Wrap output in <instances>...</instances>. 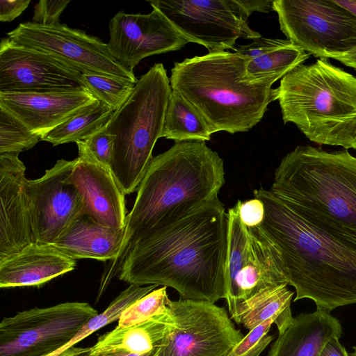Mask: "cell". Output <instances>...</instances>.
I'll use <instances>...</instances> for the list:
<instances>
[{
	"label": "cell",
	"instance_id": "4dcf8cb0",
	"mask_svg": "<svg viewBox=\"0 0 356 356\" xmlns=\"http://www.w3.org/2000/svg\"><path fill=\"white\" fill-rule=\"evenodd\" d=\"M166 288L167 286H162L154 289L131 304L121 314L117 326L128 327L154 316L168 313V305L170 299Z\"/></svg>",
	"mask_w": 356,
	"mask_h": 356
},
{
	"label": "cell",
	"instance_id": "1f68e13d",
	"mask_svg": "<svg viewBox=\"0 0 356 356\" xmlns=\"http://www.w3.org/2000/svg\"><path fill=\"white\" fill-rule=\"evenodd\" d=\"M275 321L268 319L253 330L235 345L227 356H259L262 351L273 339V336L268 334Z\"/></svg>",
	"mask_w": 356,
	"mask_h": 356
},
{
	"label": "cell",
	"instance_id": "7a4b0ae2",
	"mask_svg": "<svg viewBox=\"0 0 356 356\" xmlns=\"http://www.w3.org/2000/svg\"><path fill=\"white\" fill-rule=\"evenodd\" d=\"M264 204L259 225L277 257L294 301L307 298L330 313L356 304V235L284 202L262 187L253 191Z\"/></svg>",
	"mask_w": 356,
	"mask_h": 356
},
{
	"label": "cell",
	"instance_id": "44dd1931",
	"mask_svg": "<svg viewBox=\"0 0 356 356\" xmlns=\"http://www.w3.org/2000/svg\"><path fill=\"white\" fill-rule=\"evenodd\" d=\"M125 227L104 226L91 216L82 213L52 244L74 259H92L111 262L121 250Z\"/></svg>",
	"mask_w": 356,
	"mask_h": 356
},
{
	"label": "cell",
	"instance_id": "52a82bcc",
	"mask_svg": "<svg viewBox=\"0 0 356 356\" xmlns=\"http://www.w3.org/2000/svg\"><path fill=\"white\" fill-rule=\"evenodd\" d=\"M172 90L163 65L154 64L102 129L115 137L110 168L125 195L137 191L149 167Z\"/></svg>",
	"mask_w": 356,
	"mask_h": 356
},
{
	"label": "cell",
	"instance_id": "ffe728a7",
	"mask_svg": "<svg viewBox=\"0 0 356 356\" xmlns=\"http://www.w3.org/2000/svg\"><path fill=\"white\" fill-rule=\"evenodd\" d=\"M76 266V259L52 245L33 243L0 261V287L40 286Z\"/></svg>",
	"mask_w": 356,
	"mask_h": 356
},
{
	"label": "cell",
	"instance_id": "83f0119b",
	"mask_svg": "<svg viewBox=\"0 0 356 356\" xmlns=\"http://www.w3.org/2000/svg\"><path fill=\"white\" fill-rule=\"evenodd\" d=\"M158 285L151 284L140 286L130 284L125 290L122 291L115 298L108 307L101 314H98L90 320L77 332V334L63 348L54 352L48 356H59L67 349L86 337L92 334L99 329L118 321L122 312L138 299L154 290Z\"/></svg>",
	"mask_w": 356,
	"mask_h": 356
},
{
	"label": "cell",
	"instance_id": "cb8c5ba5",
	"mask_svg": "<svg viewBox=\"0 0 356 356\" xmlns=\"http://www.w3.org/2000/svg\"><path fill=\"white\" fill-rule=\"evenodd\" d=\"M287 286L282 284L259 291L240 303L231 318L249 331L273 318L279 334L283 333L294 319L291 310L294 293Z\"/></svg>",
	"mask_w": 356,
	"mask_h": 356
},
{
	"label": "cell",
	"instance_id": "7c38bea8",
	"mask_svg": "<svg viewBox=\"0 0 356 356\" xmlns=\"http://www.w3.org/2000/svg\"><path fill=\"white\" fill-rule=\"evenodd\" d=\"M158 9L189 41L209 53L235 49L239 38L254 39L261 34L248 24V16L236 0H152Z\"/></svg>",
	"mask_w": 356,
	"mask_h": 356
},
{
	"label": "cell",
	"instance_id": "f1b7e54d",
	"mask_svg": "<svg viewBox=\"0 0 356 356\" xmlns=\"http://www.w3.org/2000/svg\"><path fill=\"white\" fill-rule=\"evenodd\" d=\"M42 137L33 133L13 113L0 106V154H19L33 148Z\"/></svg>",
	"mask_w": 356,
	"mask_h": 356
},
{
	"label": "cell",
	"instance_id": "836d02e7",
	"mask_svg": "<svg viewBox=\"0 0 356 356\" xmlns=\"http://www.w3.org/2000/svg\"><path fill=\"white\" fill-rule=\"evenodd\" d=\"M115 138L114 135L102 130L83 142L99 162L110 167Z\"/></svg>",
	"mask_w": 356,
	"mask_h": 356
},
{
	"label": "cell",
	"instance_id": "ac0fdd59",
	"mask_svg": "<svg viewBox=\"0 0 356 356\" xmlns=\"http://www.w3.org/2000/svg\"><path fill=\"white\" fill-rule=\"evenodd\" d=\"M0 154V261L35 243L24 163Z\"/></svg>",
	"mask_w": 356,
	"mask_h": 356
},
{
	"label": "cell",
	"instance_id": "277c9868",
	"mask_svg": "<svg viewBox=\"0 0 356 356\" xmlns=\"http://www.w3.org/2000/svg\"><path fill=\"white\" fill-rule=\"evenodd\" d=\"M248 60L224 51L175 62L170 77L172 90L201 115L212 134L248 131L277 95L270 83L245 81Z\"/></svg>",
	"mask_w": 356,
	"mask_h": 356
},
{
	"label": "cell",
	"instance_id": "f546056e",
	"mask_svg": "<svg viewBox=\"0 0 356 356\" xmlns=\"http://www.w3.org/2000/svg\"><path fill=\"white\" fill-rule=\"evenodd\" d=\"M83 79L89 91L114 111L127 102L136 83L125 79L95 74H83Z\"/></svg>",
	"mask_w": 356,
	"mask_h": 356
},
{
	"label": "cell",
	"instance_id": "e0dca14e",
	"mask_svg": "<svg viewBox=\"0 0 356 356\" xmlns=\"http://www.w3.org/2000/svg\"><path fill=\"white\" fill-rule=\"evenodd\" d=\"M79 156L68 180L81 193L83 213L99 223L115 228L126 226L125 194L110 167L99 162L83 141L76 143Z\"/></svg>",
	"mask_w": 356,
	"mask_h": 356
},
{
	"label": "cell",
	"instance_id": "7402d4cb",
	"mask_svg": "<svg viewBox=\"0 0 356 356\" xmlns=\"http://www.w3.org/2000/svg\"><path fill=\"white\" fill-rule=\"evenodd\" d=\"M341 334L340 322L330 313L317 309L302 313L279 334L268 356H318L327 341Z\"/></svg>",
	"mask_w": 356,
	"mask_h": 356
},
{
	"label": "cell",
	"instance_id": "603a6c76",
	"mask_svg": "<svg viewBox=\"0 0 356 356\" xmlns=\"http://www.w3.org/2000/svg\"><path fill=\"white\" fill-rule=\"evenodd\" d=\"M170 313L154 316L140 323L128 327H116L98 338L90 347L88 355L118 350L145 354L162 348L175 327Z\"/></svg>",
	"mask_w": 356,
	"mask_h": 356
},
{
	"label": "cell",
	"instance_id": "d4e9b609",
	"mask_svg": "<svg viewBox=\"0 0 356 356\" xmlns=\"http://www.w3.org/2000/svg\"><path fill=\"white\" fill-rule=\"evenodd\" d=\"M212 133L201 115L172 90L163 123L162 137L175 143L210 140Z\"/></svg>",
	"mask_w": 356,
	"mask_h": 356
},
{
	"label": "cell",
	"instance_id": "8d00e7d4",
	"mask_svg": "<svg viewBox=\"0 0 356 356\" xmlns=\"http://www.w3.org/2000/svg\"><path fill=\"white\" fill-rule=\"evenodd\" d=\"M30 2V0H1L0 21H13L26 10Z\"/></svg>",
	"mask_w": 356,
	"mask_h": 356
},
{
	"label": "cell",
	"instance_id": "60d3db41",
	"mask_svg": "<svg viewBox=\"0 0 356 356\" xmlns=\"http://www.w3.org/2000/svg\"><path fill=\"white\" fill-rule=\"evenodd\" d=\"M343 65L356 70V47L335 58Z\"/></svg>",
	"mask_w": 356,
	"mask_h": 356
},
{
	"label": "cell",
	"instance_id": "8992f818",
	"mask_svg": "<svg viewBox=\"0 0 356 356\" xmlns=\"http://www.w3.org/2000/svg\"><path fill=\"white\" fill-rule=\"evenodd\" d=\"M285 203L356 235V157L298 145L275 170L269 189Z\"/></svg>",
	"mask_w": 356,
	"mask_h": 356
},
{
	"label": "cell",
	"instance_id": "74e56055",
	"mask_svg": "<svg viewBox=\"0 0 356 356\" xmlns=\"http://www.w3.org/2000/svg\"><path fill=\"white\" fill-rule=\"evenodd\" d=\"M249 17L254 12L269 13L273 10L274 0H236Z\"/></svg>",
	"mask_w": 356,
	"mask_h": 356
},
{
	"label": "cell",
	"instance_id": "d6a6232c",
	"mask_svg": "<svg viewBox=\"0 0 356 356\" xmlns=\"http://www.w3.org/2000/svg\"><path fill=\"white\" fill-rule=\"evenodd\" d=\"M70 0H41L34 7L32 22L40 25L60 24V17Z\"/></svg>",
	"mask_w": 356,
	"mask_h": 356
},
{
	"label": "cell",
	"instance_id": "d590c367",
	"mask_svg": "<svg viewBox=\"0 0 356 356\" xmlns=\"http://www.w3.org/2000/svg\"><path fill=\"white\" fill-rule=\"evenodd\" d=\"M285 41L286 40L267 38L261 36L253 39L252 42L248 44L235 48L234 51L236 53L241 54L250 60L281 46Z\"/></svg>",
	"mask_w": 356,
	"mask_h": 356
},
{
	"label": "cell",
	"instance_id": "ba28073f",
	"mask_svg": "<svg viewBox=\"0 0 356 356\" xmlns=\"http://www.w3.org/2000/svg\"><path fill=\"white\" fill-rule=\"evenodd\" d=\"M287 40L318 58H334L356 47V17L333 0H274Z\"/></svg>",
	"mask_w": 356,
	"mask_h": 356
},
{
	"label": "cell",
	"instance_id": "2e32d148",
	"mask_svg": "<svg viewBox=\"0 0 356 356\" xmlns=\"http://www.w3.org/2000/svg\"><path fill=\"white\" fill-rule=\"evenodd\" d=\"M148 14L120 11L109 22L107 43L115 58L133 70L145 58L175 51L189 41L158 9Z\"/></svg>",
	"mask_w": 356,
	"mask_h": 356
},
{
	"label": "cell",
	"instance_id": "4316f807",
	"mask_svg": "<svg viewBox=\"0 0 356 356\" xmlns=\"http://www.w3.org/2000/svg\"><path fill=\"white\" fill-rule=\"evenodd\" d=\"M113 112L111 107L98 100L49 131L41 140L49 142L54 146L83 141L102 131L108 123Z\"/></svg>",
	"mask_w": 356,
	"mask_h": 356
},
{
	"label": "cell",
	"instance_id": "3957f363",
	"mask_svg": "<svg viewBox=\"0 0 356 356\" xmlns=\"http://www.w3.org/2000/svg\"><path fill=\"white\" fill-rule=\"evenodd\" d=\"M225 183L223 160L205 142L175 143L154 156L127 214L121 250L104 273L100 290L119 273L131 244L218 197Z\"/></svg>",
	"mask_w": 356,
	"mask_h": 356
},
{
	"label": "cell",
	"instance_id": "4fadbf2b",
	"mask_svg": "<svg viewBox=\"0 0 356 356\" xmlns=\"http://www.w3.org/2000/svg\"><path fill=\"white\" fill-rule=\"evenodd\" d=\"M175 327L157 356H227L243 336L214 303L169 300Z\"/></svg>",
	"mask_w": 356,
	"mask_h": 356
},
{
	"label": "cell",
	"instance_id": "7bdbcfd3",
	"mask_svg": "<svg viewBox=\"0 0 356 356\" xmlns=\"http://www.w3.org/2000/svg\"><path fill=\"white\" fill-rule=\"evenodd\" d=\"M335 3L348 10L356 17V0H333Z\"/></svg>",
	"mask_w": 356,
	"mask_h": 356
},
{
	"label": "cell",
	"instance_id": "30bf717a",
	"mask_svg": "<svg viewBox=\"0 0 356 356\" xmlns=\"http://www.w3.org/2000/svg\"><path fill=\"white\" fill-rule=\"evenodd\" d=\"M227 216L225 299L232 316L240 303L259 291L288 283L270 241L259 226L248 227L242 222L237 202Z\"/></svg>",
	"mask_w": 356,
	"mask_h": 356
},
{
	"label": "cell",
	"instance_id": "f35d334b",
	"mask_svg": "<svg viewBox=\"0 0 356 356\" xmlns=\"http://www.w3.org/2000/svg\"><path fill=\"white\" fill-rule=\"evenodd\" d=\"M318 356H349V354L340 343L339 338H333L325 343Z\"/></svg>",
	"mask_w": 356,
	"mask_h": 356
},
{
	"label": "cell",
	"instance_id": "d6986e66",
	"mask_svg": "<svg viewBox=\"0 0 356 356\" xmlns=\"http://www.w3.org/2000/svg\"><path fill=\"white\" fill-rule=\"evenodd\" d=\"M97 101L89 90L0 92V106L13 113L33 133L42 136Z\"/></svg>",
	"mask_w": 356,
	"mask_h": 356
},
{
	"label": "cell",
	"instance_id": "ab89813d",
	"mask_svg": "<svg viewBox=\"0 0 356 356\" xmlns=\"http://www.w3.org/2000/svg\"><path fill=\"white\" fill-rule=\"evenodd\" d=\"M161 348L145 354L134 353L123 350H113L102 351L92 355H88V356H157L159 351Z\"/></svg>",
	"mask_w": 356,
	"mask_h": 356
},
{
	"label": "cell",
	"instance_id": "5bb4252c",
	"mask_svg": "<svg viewBox=\"0 0 356 356\" xmlns=\"http://www.w3.org/2000/svg\"><path fill=\"white\" fill-rule=\"evenodd\" d=\"M75 161L58 160L40 178L26 181L35 243L52 245L84 212V197L68 180Z\"/></svg>",
	"mask_w": 356,
	"mask_h": 356
},
{
	"label": "cell",
	"instance_id": "9c48e42d",
	"mask_svg": "<svg viewBox=\"0 0 356 356\" xmlns=\"http://www.w3.org/2000/svg\"><path fill=\"white\" fill-rule=\"evenodd\" d=\"M97 314L87 302H66L5 317L0 323V356H48Z\"/></svg>",
	"mask_w": 356,
	"mask_h": 356
},
{
	"label": "cell",
	"instance_id": "484cf974",
	"mask_svg": "<svg viewBox=\"0 0 356 356\" xmlns=\"http://www.w3.org/2000/svg\"><path fill=\"white\" fill-rule=\"evenodd\" d=\"M309 57V53L286 40L281 46L259 57L248 59L245 79L251 83L268 82L273 84Z\"/></svg>",
	"mask_w": 356,
	"mask_h": 356
},
{
	"label": "cell",
	"instance_id": "5b68a950",
	"mask_svg": "<svg viewBox=\"0 0 356 356\" xmlns=\"http://www.w3.org/2000/svg\"><path fill=\"white\" fill-rule=\"evenodd\" d=\"M275 90L284 124L318 145L356 149V76L318 58L296 66Z\"/></svg>",
	"mask_w": 356,
	"mask_h": 356
},
{
	"label": "cell",
	"instance_id": "b9f144b4",
	"mask_svg": "<svg viewBox=\"0 0 356 356\" xmlns=\"http://www.w3.org/2000/svg\"><path fill=\"white\" fill-rule=\"evenodd\" d=\"M90 348L72 347L59 356H88V353Z\"/></svg>",
	"mask_w": 356,
	"mask_h": 356
},
{
	"label": "cell",
	"instance_id": "ee69618b",
	"mask_svg": "<svg viewBox=\"0 0 356 356\" xmlns=\"http://www.w3.org/2000/svg\"><path fill=\"white\" fill-rule=\"evenodd\" d=\"M353 350L354 351L352 353L349 354V356H356V347H353Z\"/></svg>",
	"mask_w": 356,
	"mask_h": 356
},
{
	"label": "cell",
	"instance_id": "e575fe53",
	"mask_svg": "<svg viewBox=\"0 0 356 356\" xmlns=\"http://www.w3.org/2000/svg\"><path fill=\"white\" fill-rule=\"evenodd\" d=\"M239 216L248 227L259 226L262 222L265 209L263 202L257 197L245 201L238 200Z\"/></svg>",
	"mask_w": 356,
	"mask_h": 356
},
{
	"label": "cell",
	"instance_id": "8fae6325",
	"mask_svg": "<svg viewBox=\"0 0 356 356\" xmlns=\"http://www.w3.org/2000/svg\"><path fill=\"white\" fill-rule=\"evenodd\" d=\"M15 43L50 55L83 74L115 77L136 83L131 70L120 63L108 44L85 31L65 24H19L7 33Z\"/></svg>",
	"mask_w": 356,
	"mask_h": 356
},
{
	"label": "cell",
	"instance_id": "6da1fadb",
	"mask_svg": "<svg viewBox=\"0 0 356 356\" xmlns=\"http://www.w3.org/2000/svg\"><path fill=\"white\" fill-rule=\"evenodd\" d=\"M227 213L218 197L131 244L119 279L175 289L181 300L226 298Z\"/></svg>",
	"mask_w": 356,
	"mask_h": 356
},
{
	"label": "cell",
	"instance_id": "9a60e30c",
	"mask_svg": "<svg viewBox=\"0 0 356 356\" xmlns=\"http://www.w3.org/2000/svg\"><path fill=\"white\" fill-rule=\"evenodd\" d=\"M89 90L83 74L50 55L20 46L8 38L0 43V92Z\"/></svg>",
	"mask_w": 356,
	"mask_h": 356
}]
</instances>
